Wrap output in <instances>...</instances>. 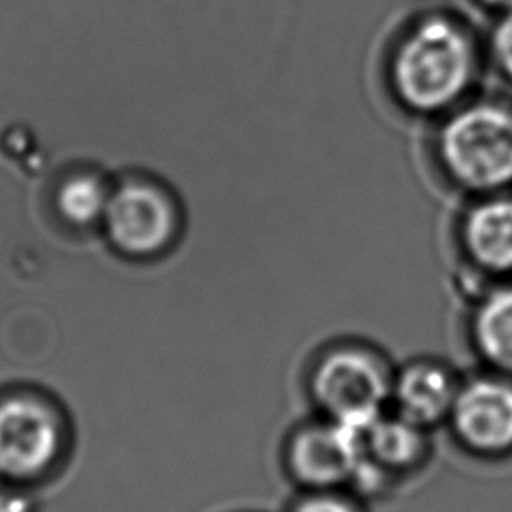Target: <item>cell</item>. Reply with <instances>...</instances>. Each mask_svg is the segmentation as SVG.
<instances>
[{
	"label": "cell",
	"mask_w": 512,
	"mask_h": 512,
	"mask_svg": "<svg viewBox=\"0 0 512 512\" xmlns=\"http://www.w3.org/2000/svg\"><path fill=\"white\" fill-rule=\"evenodd\" d=\"M478 2L484 4L486 8L496 10V12H502V10H506V8L512 6V0H478Z\"/></svg>",
	"instance_id": "obj_15"
},
{
	"label": "cell",
	"mask_w": 512,
	"mask_h": 512,
	"mask_svg": "<svg viewBox=\"0 0 512 512\" xmlns=\"http://www.w3.org/2000/svg\"><path fill=\"white\" fill-rule=\"evenodd\" d=\"M64 440L60 414L34 394L0 398V478L32 480L58 458Z\"/></svg>",
	"instance_id": "obj_4"
},
{
	"label": "cell",
	"mask_w": 512,
	"mask_h": 512,
	"mask_svg": "<svg viewBox=\"0 0 512 512\" xmlns=\"http://www.w3.org/2000/svg\"><path fill=\"white\" fill-rule=\"evenodd\" d=\"M490 56L496 70L512 82V6L498 12L490 32Z\"/></svg>",
	"instance_id": "obj_13"
},
{
	"label": "cell",
	"mask_w": 512,
	"mask_h": 512,
	"mask_svg": "<svg viewBox=\"0 0 512 512\" xmlns=\"http://www.w3.org/2000/svg\"><path fill=\"white\" fill-rule=\"evenodd\" d=\"M286 512H360L356 504L338 490H306Z\"/></svg>",
	"instance_id": "obj_14"
},
{
	"label": "cell",
	"mask_w": 512,
	"mask_h": 512,
	"mask_svg": "<svg viewBox=\"0 0 512 512\" xmlns=\"http://www.w3.org/2000/svg\"><path fill=\"white\" fill-rule=\"evenodd\" d=\"M468 332L486 370L512 376V278L480 294L472 306Z\"/></svg>",
	"instance_id": "obj_11"
},
{
	"label": "cell",
	"mask_w": 512,
	"mask_h": 512,
	"mask_svg": "<svg viewBox=\"0 0 512 512\" xmlns=\"http://www.w3.org/2000/svg\"><path fill=\"white\" fill-rule=\"evenodd\" d=\"M102 226L118 252L144 258L162 252L172 242L178 212L164 188L134 178L112 186Z\"/></svg>",
	"instance_id": "obj_5"
},
{
	"label": "cell",
	"mask_w": 512,
	"mask_h": 512,
	"mask_svg": "<svg viewBox=\"0 0 512 512\" xmlns=\"http://www.w3.org/2000/svg\"><path fill=\"white\" fill-rule=\"evenodd\" d=\"M440 170L474 196L512 188V108L496 100L458 104L434 136Z\"/></svg>",
	"instance_id": "obj_2"
},
{
	"label": "cell",
	"mask_w": 512,
	"mask_h": 512,
	"mask_svg": "<svg viewBox=\"0 0 512 512\" xmlns=\"http://www.w3.org/2000/svg\"><path fill=\"white\" fill-rule=\"evenodd\" d=\"M446 424L454 440L474 456L512 452V376L492 370L462 378Z\"/></svg>",
	"instance_id": "obj_6"
},
{
	"label": "cell",
	"mask_w": 512,
	"mask_h": 512,
	"mask_svg": "<svg viewBox=\"0 0 512 512\" xmlns=\"http://www.w3.org/2000/svg\"><path fill=\"white\" fill-rule=\"evenodd\" d=\"M392 368L374 350L342 344L326 350L310 370V398L320 416L362 428L390 404Z\"/></svg>",
	"instance_id": "obj_3"
},
{
	"label": "cell",
	"mask_w": 512,
	"mask_h": 512,
	"mask_svg": "<svg viewBox=\"0 0 512 512\" xmlns=\"http://www.w3.org/2000/svg\"><path fill=\"white\" fill-rule=\"evenodd\" d=\"M112 188L94 172H76L62 180L56 192V208L60 216L74 226H90L102 222Z\"/></svg>",
	"instance_id": "obj_12"
},
{
	"label": "cell",
	"mask_w": 512,
	"mask_h": 512,
	"mask_svg": "<svg viewBox=\"0 0 512 512\" xmlns=\"http://www.w3.org/2000/svg\"><path fill=\"white\" fill-rule=\"evenodd\" d=\"M462 378L438 358H414L392 372L390 404L394 412L430 430L446 424Z\"/></svg>",
	"instance_id": "obj_9"
},
{
	"label": "cell",
	"mask_w": 512,
	"mask_h": 512,
	"mask_svg": "<svg viewBox=\"0 0 512 512\" xmlns=\"http://www.w3.org/2000/svg\"><path fill=\"white\" fill-rule=\"evenodd\" d=\"M474 74V42L460 22L444 14H428L406 26L388 58L392 96L418 116H444L456 108Z\"/></svg>",
	"instance_id": "obj_1"
},
{
	"label": "cell",
	"mask_w": 512,
	"mask_h": 512,
	"mask_svg": "<svg viewBox=\"0 0 512 512\" xmlns=\"http://www.w3.org/2000/svg\"><path fill=\"white\" fill-rule=\"evenodd\" d=\"M286 464L304 490L354 488L362 466L360 428L320 416L290 434Z\"/></svg>",
	"instance_id": "obj_7"
},
{
	"label": "cell",
	"mask_w": 512,
	"mask_h": 512,
	"mask_svg": "<svg viewBox=\"0 0 512 512\" xmlns=\"http://www.w3.org/2000/svg\"><path fill=\"white\" fill-rule=\"evenodd\" d=\"M362 466L354 482L360 494L380 492L388 480L416 468L428 452V430L392 408L360 428Z\"/></svg>",
	"instance_id": "obj_8"
},
{
	"label": "cell",
	"mask_w": 512,
	"mask_h": 512,
	"mask_svg": "<svg viewBox=\"0 0 512 512\" xmlns=\"http://www.w3.org/2000/svg\"><path fill=\"white\" fill-rule=\"evenodd\" d=\"M458 236L474 270L512 278V192L476 196L462 214Z\"/></svg>",
	"instance_id": "obj_10"
}]
</instances>
